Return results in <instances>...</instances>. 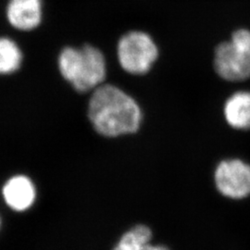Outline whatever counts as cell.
I'll return each instance as SVG.
<instances>
[{
    "label": "cell",
    "mask_w": 250,
    "mask_h": 250,
    "mask_svg": "<svg viewBox=\"0 0 250 250\" xmlns=\"http://www.w3.org/2000/svg\"><path fill=\"white\" fill-rule=\"evenodd\" d=\"M36 196L33 182L23 175L9 179L3 188V197L6 203L17 211L28 209L34 204Z\"/></svg>",
    "instance_id": "52a82bcc"
},
{
    "label": "cell",
    "mask_w": 250,
    "mask_h": 250,
    "mask_svg": "<svg viewBox=\"0 0 250 250\" xmlns=\"http://www.w3.org/2000/svg\"><path fill=\"white\" fill-rule=\"evenodd\" d=\"M151 238L148 227L137 225L125 232L113 250H169L163 246L152 245Z\"/></svg>",
    "instance_id": "9c48e42d"
},
{
    "label": "cell",
    "mask_w": 250,
    "mask_h": 250,
    "mask_svg": "<svg viewBox=\"0 0 250 250\" xmlns=\"http://www.w3.org/2000/svg\"><path fill=\"white\" fill-rule=\"evenodd\" d=\"M88 117L97 132L107 137L134 133L142 121L141 109L135 100L112 84H101L94 90Z\"/></svg>",
    "instance_id": "6da1fadb"
},
{
    "label": "cell",
    "mask_w": 250,
    "mask_h": 250,
    "mask_svg": "<svg viewBox=\"0 0 250 250\" xmlns=\"http://www.w3.org/2000/svg\"><path fill=\"white\" fill-rule=\"evenodd\" d=\"M215 70L224 79L231 82L250 77V31L240 29L232 39L218 45L215 52Z\"/></svg>",
    "instance_id": "3957f363"
},
{
    "label": "cell",
    "mask_w": 250,
    "mask_h": 250,
    "mask_svg": "<svg viewBox=\"0 0 250 250\" xmlns=\"http://www.w3.org/2000/svg\"><path fill=\"white\" fill-rule=\"evenodd\" d=\"M58 66L63 78L81 93L98 88L106 78L105 57L94 45L64 47L59 55Z\"/></svg>",
    "instance_id": "7a4b0ae2"
},
{
    "label": "cell",
    "mask_w": 250,
    "mask_h": 250,
    "mask_svg": "<svg viewBox=\"0 0 250 250\" xmlns=\"http://www.w3.org/2000/svg\"><path fill=\"white\" fill-rule=\"evenodd\" d=\"M117 56L125 72L141 75L150 71L158 59L159 50L147 34L132 31L120 39L117 45Z\"/></svg>",
    "instance_id": "277c9868"
},
{
    "label": "cell",
    "mask_w": 250,
    "mask_h": 250,
    "mask_svg": "<svg viewBox=\"0 0 250 250\" xmlns=\"http://www.w3.org/2000/svg\"><path fill=\"white\" fill-rule=\"evenodd\" d=\"M224 116L232 128L239 130L250 128V92H237L227 99Z\"/></svg>",
    "instance_id": "ba28073f"
},
{
    "label": "cell",
    "mask_w": 250,
    "mask_h": 250,
    "mask_svg": "<svg viewBox=\"0 0 250 250\" xmlns=\"http://www.w3.org/2000/svg\"><path fill=\"white\" fill-rule=\"evenodd\" d=\"M22 62L19 45L10 38L0 37V75L17 72Z\"/></svg>",
    "instance_id": "30bf717a"
},
{
    "label": "cell",
    "mask_w": 250,
    "mask_h": 250,
    "mask_svg": "<svg viewBox=\"0 0 250 250\" xmlns=\"http://www.w3.org/2000/svg\"><path fill=\"white\" fill-rule=\"evenodd\" d=\"M215 183L224 197L245 198L250 195V165L240 160L223 161L215 170Z\"/></svg>",
    "instance_id": "5b68a950"
},
{
    "label": "cell",
    "mask_w": 250,
    "mask_h": 250,
    "mask_svg": "<svg viewBox=\"0 0 250 250\" xmlns=\"http://www.w3.org/2000/svg\"><path fill=\"white\" fill-rule=\"evenodd\" d=\"M42 0H9L6 17L13 28L25 32L32 31L42 21Z\"/></svg>",
    "instance_id": "8992f818"
}]
</instances>
